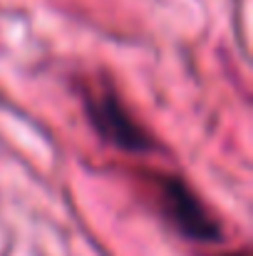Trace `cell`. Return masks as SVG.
I'll return each instance as SVG.
<instances>
[{
    "instance_id": "obj_1",
    "label": "cell",
    "mask_w": 253,
    "mask_h": 256,
    "mask_svg": "<svg viewBox=\"0 0 253 256\" xmlns=\"http://www.w3.org/2000/svg\"><path fill=\"white\" fill-rule=\"evenodd\" d=\"M159 206L174 229L194 242H219V224L209 214V209L199 202V196L176 176L157 179Z\"/></svg>"
},
{
    "instance_id": "obj_2",
    "label": "cell",
    "mask_w": 253,
    "mask_h": 256,
    "mask_svg": "<svg viewBox=\"0 0 253 256\" xmlns=\"http://www.w3.org/2000/svg\"><path fill=\"white\" fill-rule=\"evenodd\" d=\"M87 114L92 124L97 127V132L109 144L127 150V152H139V150L152 147L149 134L137 124V120H132V114L127 112V107L119 102L114 92H97V94L89 92Z\"/></svg>"
},
{
    "instance_id": "obj_3",
    "label": "cell",
    "mask_w": 253,
    "mask_h": 256,
    "mask_svg": "<svg viewBox=\"0 0 253 256\" xmlns=\"http://www.w3.org/2000/svg\"><path fill=\"white\" fill-rule=\"evenodd\" d=\"M234 256H249V254H234Z\"/></svg>"
}]
</instances>
